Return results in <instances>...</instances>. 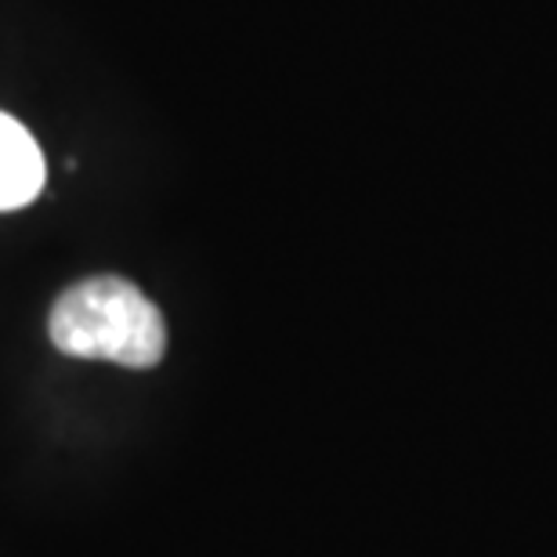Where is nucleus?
<instances>
[{
    "label": "nucleus",
    "mask_w": 557,
    "mask_h": 557,
    "mask_svg": "<svg viewBox=\"0 0 557 557\" xmlns=\"http://www.w3.org/2000/svg\"><path fill=\"white\" fill-rule=\"evenodd\" d=\"M51 344L73 359H102L149 370L166 351V322L135 283L95 275L54 300L48 319Z\"/></svg>",
    "instance_id": "nucleus-1"
},
{
    "label": "nucleus",
    "mask_w": 557,
    "mask_h": 557,
    "mask_svg": "<svg viewBox=\"0 0 557 557\" xmlns=\"http://www.w3.org/2000/svg\"><path fill=\"white\" fill-rule=\"evenodd\" d=\"M44 188V156L15 116L0 113V210L33 203Z\"/></svg>",
    "instance_id": "nucleus-2"
}]
</instances>
